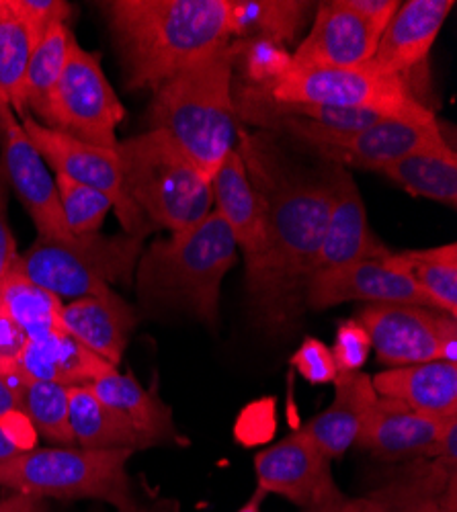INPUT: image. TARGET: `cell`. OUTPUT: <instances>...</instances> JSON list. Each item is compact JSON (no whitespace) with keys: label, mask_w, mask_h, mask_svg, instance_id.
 <instances>
[{"label":"cell","mask_w":457,"mask_h":512,"mask_svg":"<svg viewBox=\"0 0 457 512\" xmlns=\"http://www.w3.org/2000/svg\"><path fill=\"white\" fill-rule=\"evenodd\" d=\"M238 136V152L261 197L267 232V265L248 295L261 326L283 332L306 310V289L328 224L337 164L326 160L316 170L298 166L279 148L275 134Z\"/></svg>","instance_id":"6da1fadb"},{"label":"cell","mask_w":457,"mask_h":512,"mask_svg":"<svg viewBox=\"0 0 457 512\" xmlns=\"http://www.w3.org/2000/svg\"><path fill=\"white\" fill-rule=\"evenodd\" d=\"M130 89L158 91L230 41L228 0L103 3Z\"/></svg>","instance_id":"7a4b0ae2"},{"label":"cell","mask_w":457,"mask_h":512,"mask_svg":"<svg viewBox=\"0 0 457 512\" xmlns=\"http://www.w3.org/2000/svg\"><path fill=\"white\" fill-rule=\"evenodd\" d=\"M232 78L234 44L230 39L164 82L150 103V130L169 136L210 179L238 142Z\"/></svg>","instance_id":"3957f363"},{"label":"cell","mask_w":457,"mask_h":512,"mask_svg":"<svg viewBox=\"0 0 457 512\" xmlns=\"http://www.w3.org/2000/svg\"><path fill=\"white\" fill-rule=\"evenodd\" d=\"M236 240L212 211L197 226L154 240L136 267V289L144 308L193 314L210 328L218 326L220 289L236 263Z\"/></svg>","instance_id":"277c9868"},{"label":"cell","mask_w":457,"mask_h":512,"mask_svg":"<svg viewBox=\"0 0 457 512\" xmlns=\"http://www.w3.org/2000/svg\"><path fill=\"white\" fill-rule=\"evenodd\" d=\"M115 150L128 195L154 228L181 234L210 216L212 179L169 136L148 130Z\"/></svg>","instance_id":"5b68a950"},{"label":"cell","mask_w":457,"mask_h":512,"mask_svg":"<svg viewBox=\"0 0 457 512\" xmlns=\"http://www.w3.org/2000/svg\"><path fill=\"white\" fill-rule=\"evenodd\" d=\"M134 453L74 445L35 447L0 461V488L44 500H103L117 512H126L138 502L126 472Z\"/></svg>","instance_id":"8992f818"},{"label":"cell","mask_w":457,"mask_h":512,"mask_svg":"<svg viewBox=\"0 0 457 512\" xmlns=\"http://www.w3.org/2000/svg\"><path fill=\"white\" fill-rule=\"evenodd\" d=\"M144 252V238L119 236H78L72 240L41 238L17 259V267L35 285L44 287L60 302L101 295L111 285H130Z\"/></svg>","instance_id":"52a82bcc"},{"label":"cell","mask_w":457,"mask_h":512,"mask_svg":"<svg viewBox=\"0 0 457 512\" xmlns=\"http://www.w3.org/2000/svg\"><path fill=\"white\" fill-rule=\"evenodd\" d=\"M261 125L277 136L296 138L328 162L376 173L412 152L445 142L431 109L414 115L384 117L357 132L320 130L296 117H275Z\"/></svg>","instance_id":"ba28073f"},{"label":"cell","mask_w":457,"mask_h":512,"mask_svg":"<svg viewBox=\"0 0 457 512\" xmlns=\"http://www.w3.org/2000/svg\"><path fill=\"white\" fill-rule=\"evenodd\" d=\"M35 115L41 125L78 142L117 148V127L126 111L99 58L74 41L58 84Z\"/></svg>","instance_id":"9c48e42d"},{"label":"cell","mask_w":457,"mask_h":512,"mask_svg":"<svg viewBox=\"0 0 457 512\" xmlns=\"http://www.w3.org/2000/svg\"><path fill=\"white\" fill-rule=\"evenodd\" d=\"M263 93L275 103L371 109L390 115H414L429 111L427 105L414 99L404 78L386 76L369 62L355 68H289Z\"/></svg>","instance_id":"30bf717a"},{"label":"cell","mask_w":457,"mask_h":512,"mask_svg":"<svg viewBox=\"0 0 457 512\" xmlns=\"http://www.w3.org/2000/svg\"><path fill=\"white\" fill-rule=\"evenodd\" d=\"M21 125L39 156L52 164L58 175L91 187L111 201L126 234L146 238L156 230L128 195L115 148L78 142L66 134L50 130L29 115L23 117Z\"/></svg>","instance_id":"8fae6325"},{"label":"cell","mask_w":457,"mask_h":512,"mask_svg":"<svg viewBox=\"0 0 457 512\" xmlns=\"http://www.w3.org/2000/svg\"><path fill=\"white\" fill-rule=\"evenodd\" d=\"M0 152H3L0 166L31 216L37 236L64 242L72 240L74 236L66 226L56 183L46 168V160L29 142L23 125L5 99H0Z\"/></svg>","instance_id":"7c38bea8"},{"label":"cell","mask_w":457,"mask_h":512,"mask_svg":"<svg viewBox=\"0 0 457 512\" xmlns=\"http://www.w3.org/2000/svg\"><path fill=\"white\" fill-rule=\"evenodd\" d=\"M261 490L281 494L306 510L347 498L332 476L330 459L302 433H292L255 457Z\"/></svg>","instance_id":"4fadbf2b"},{"label":"cell","mask_w":457,"mask_h":512,"mask_svg":"<svg viewBox=\"0 0 457 512\" xmlns=\"http://www.w3.org/2000/svg\"><path fill=\"white\" fill-rule=\"evenodd\" d=\"M345 302L433 308L419 285L404 269L394 265L390 256L382 261H361L312 277L306 289V308L326 310Z\"/></svg>","instance_id":"5bb4252c"},{"label":"cell","mask_w":457,"mask_h":512,"mask_svg":"<svg viewBox=\"0 0 457 512\" xmlns=\"http://www.w3.org/2000/svg\"><path fill=\"white\" fill-rule=\"evenodd\" d=\"M392 250L371 232L363 197L345 166L335 168L328 224L314 261V275L361 261H382Z\"/></svg>","instance_id":"9a60e30c"},{"label":"cell","mask_w":457,"mask_h":512,"mask_svg":"<svg viewBox=\"0 0 457 512\" xmlns=\"http://www.w3.org/2000/svg\"><path fill=\"white\" fill-rule=\"evenodd\" d=\"M212 193L216 213L230 228L236 246L244 252L246 285L253 289L267 265L265 211L257 189L248 179L238 148H234L220 164L212 179Z\"/></svg>","instance_id":"2e32d148"},{"label":"cell","mask_w":457,"mask_h":512,"mask_svg":"<svg viewBox=\"0 0 457 512\" xmlns=\"http://www.w3.org/2000/svg\"><path fill=\"white\" fill-rule=\"evenodd\" d=\"M380 35L347 7L345 0L318 3L310 33L292 54V68H355L376 54Z\"/></svg>","instance_id":"e0dca14e"},{"label":"cell","mask_w":457,"mask_h":512,"mask_svg":"<svg viewBox=\"0 0 457 512\" xmlns=\"http://www.w3.org/2000/svg\"><path fill=\"white\" fill-rule=\"evenodd\" d=\"M441 310L408 304H369L359 314L380 363L386 367L439 361L437 318Z\"/></svg>","instance_id":"ac0fdd59"},{"label":"cell","mask_w":457,"mask_h":512,"mask_svg":"<svg viewBox=\"0 0 457 512\" xmlns=\"http://www.w3.org/2000/svg\"><path fill=\"white\" fill-rule=\"evenodd\" d=\"M455 418H433L398 400L378 396L363 424L357 447L386 461L433 457L445 429Z\"/></svg>","instance_id":"d6986e66"},{"label":"cell","mask_w":457,"mask_h":512,"mask_svg":"<svg viewBox=\"0 0 457 512\" xmlns=\"http://www.w3.org/2000/svg\"><path fill=\"white\" fill-rule=\"evenodd\" d=\"M453 7V0H408L400 5L369 64L386 76L404 78L427 60Z\"/></svg>","instance_id":"ffe728a7"},{"label":"cell","mask_w":457,"mask_h":512,"mask_svg":"<svg viewBox=\"0 0 457 512\" xmlns=\"http://www.w3.org/2000/svg\"><path fill=\"white\" fill-rule=\"evenodd\" d=\"M60 324L76 343L117 367L138 324V314L111 289L64 304Z\"/></svg>","instance_id":"44dd1931"},{"label":"cell","mask_w":457,"mask_h":512,"mask_svg":"<svg viewBox=\"0 0 457 512\" xmlns=\"http://www.w3.org/2000/svg\"><path fill=\"white\" fill-rule=\"evenodd\" d=\"M335 383V400L302 426V433L328 459L345 455L363 431V424L378 400L371 377L363 371L339 373Z\"/></svg>","instance_id":"7402d4cb"},{"label":"cell","mask_w":457,"mask_h":512,"mask_svg":"<svg viewBox=\"0 0 457 512\" xmlns=\"http://www.w3.org/2000/svg\"><path fill=\"white\" fill-rule=\"evenodd\" d=\"M373 390L433 418L457 416V365L429 361L390 367L371 377Z\"/></svg>","instance_id":"603a6c76"},{"label":"cell","mask_w":457,"mask_h":512,"mask_svg":"<svg viewBox=\"0 0 457 512\" xmlns=\"http://www.w3.org/2000/svg\"><path fill=\"white\" fill-rule=\"evenodd\" d=\"M95 396L109 406L123 422L148 443V447L160 443H173L177 437L171 408L166 406L156 392H148L132 373H119L109 369L89 383Z\"/></svg>","instance_id":"cb8c5ba5"},{"label":"cell","mask_w":457,"mask_h":512,"mask_svg":"<svg viewBox=\"0 0 457 512\" xmlns=\"http://www.w3.org/2000/svg\"><path fill=\"white\" fill-rule=\"evenodd\" d=\"M15 367L27 381H54L68 388L89 386L99 375L117 369L64 330L27 340Z\"/></svg>","instance_id":"d4e9b609"},{"label":"cell","mask_w":457,"mask_h":512,"mask_svg":"<svg viewBox=\"0 0 457 512\" xmlns=\"http://www.w3.org/2000/svg\"><path fill=\"white\" fill-rule=\"evenodd\" d=\"M457 480V461L443 455L421 457L412 467L373 490L365 498L363 512H445L441 496Z\"/></svg>","instance_id":"484cf974"},{"label":"cell","mask_w":457,"mask_h":512,"mask_svg":"<svg viewBox=\"0 0 457 512\" xmlns=\"http://www.w3.org/2000/svg\"><path fill=\"white\" fill-rule=\"evenodd\" d=\"M410 195L427 197L449 207L457 203V156L447 142L421 148L380 170Z\"/></svg>","instance_id":"4316f807"},{"label":"cell","mask_w":457,"mask_h":512,"mask_svg":"<svg viewBox=\"0 0 457 512\" xmlns=\"http://www.w3.org/2000/svg\"><path fill=\"white\" fill-rule=\"evenodd\" d=\"M312 3L298 0H228L230 39H267L283 46L302 31Z\"/></svg>","instance_id":"83f0119b"},{"label":"cell","mask_w":457,"mask_h":512,"mask_svg":"<svg viewBox=\"0 0 457 512\" xmlns=\"http://www.w3.org/2000/svg\"><path fill=\"white\" fill-rule=\"evenodd\" d=\"M70 431L82 449H148V443L105 406L89 386L70 388Z\"/></svg>","instance_id":"f1b7e54d"},{"label":"cell","mask_w":457,"mask_h":512,"mask_svg":"<svg viewBox=\"0 0 457 512\" xmlns=\"http://www.w3.org/2000/svg\"><path fill=\"white\" fill-rule=\"evenodd\" d=\"M62 308L64 302L44 287L35 285L21 273L17 263L0 281V310L23 330L27 340L60 332Z\"/></svg>","instance_id":"f546056e"},{"label":"cell","mask_w":457,"mask_h":512,"mask_svg":"<svg viewBox=\"0 0 457 512\" xmlns=\"http://www.w3.org/2000/svg\"><path fill=\"white\" fill-rule=\"evenodd\" d=\"M390 261L404 269L435 310L457 318V244L427 250L392 252Z\"/></svg>","instance_id":"4dcf8cb0"},{"label":"cell","mask_w":457,"mask_h":512,"mask_svg":"<svg viewBox=\"0 0 457 512\" xmlns=\"http://www.w3.org/2000/svg\"><path fill=\"white\" fill-rule=\"evenodd\" d=\"M74 41L76 39L68 23L52 25L46 31V35L39 39V44L31 54L23 87H21L23 117L27 109H33L37 113L41 107H44V103L48 101L50 93L54 91L66 68Z\"/></svg>","instance_id":"1f68e13d"},{"label":"cell","mask_w":457,"mask_h":512,"mask_svg":"<svg viewBox=\"0 0 457 512\" xmlns=\"http://www.w3.org/2000/svg\"><path fill=\"white\" fill-rule=\"evenodd\" d=\"M39 41L23 25V21L0 0V99L23 115L21 87L31 54Z\"/></svg>","instance_id":"d6a6232c"},{"label":"cell","mask_w":457,"mask_h":512,"mask_svg":"<svg viewBox=\"0 0 457 512\" xmlns=\"http://www.w3.org/2000/svg\"><path fill=\"white\" fill-rule=\"evenodd\" d=\"M21 412L35 433L60 445H74L70 431V388L54 381H27Z\"/></svg>","instance_id":"836d02e7"},{"label":"cell","mask_w":457,"mask_h":512,"mask_svg":"<svg viewBox=\"0 0 457 512\" xmlns=\"http://www.w3.org/2000/svg\"><path fill=\"white\" fill-rule=\"evenodd\" d=\"M54 183L70 234L74 238L99 234L107 213L113 207L111 201L103 193L58 173Z\"/></svg>","instance_id":"e575fe53"},{"label":"cell","mask_w":457,"mask_h":512,"mask_svg":"<svg viewBox=\"0 0 457 512\" xmlns=\"http://www.w3.org/2000/svg\"><path fill=\"white\" fill-rule=\"evenodd\" d=\"M234 44V66L238 64L242 78L248 80L246 87L269 89L289 68H292V54L285 46L267 39H232Z\"/></svg>","instance_id":"d590c367"},{"label":"cell","mask_w":457,"mask_h":512,"mask_svg":"<svg viewBox=\"0 0 457 512\" xmlns=\"http://www.w3.org/2000/svg\"><path fill=\"white\" fill-rule=\"evenodd\" d=\"M5 3L37 41L52 25L68 23L70 17V5L62 0H5Z\"/></svg>","instance_id":"8d00e7d4"},{"label":"cell","mask_w":457,"mask_h":512,"mask_svg":"<svg viewBox=\"0 0 457 512\" xmlns=\"http://www.w3.org/2000/svg\"><path fill=\"white\" fill-rule=\"evenodd\" d=\"M330 351L339 373H357L363 369L371 351L369 334L357 320H347L339 326L335 347Z\"/></svg>","instance_id":"74e56055"},{"label":"cell","mask_w":457,"mask_h":512,"mask_svg":"<svg viewBox=\"0 0 457 512\" xmlns=\"http://www.w3.org/2000/svg\"><path fill=\"white\" fill-rule=\"evenodd\" d=\"M292 367H296L298 373L310 381L312 386H326V383H332L339 375L332 351L318 338L304 340L292 357Z\"/></svg>","instance_id":"f35d334b"},{"label":"cell","mask_w":457,"mask_h":512,"mask_svg":"<svg viewBox=\"0 0 457 512\" xmlns=\"http://www.w3.org/2000/svg\"><path fill=\"white\" fill-rule=\"evenodd\" d=\"M345 3L380 37L400 9L398 0H345Z\"/></svg>","instance_id":"ab89813d"},{"label":"cell","mask_w":457,"mask_h":512,"mask_svg":"<svg viewBox=\"0 0 457 512\" xmlns=\"http://www.w3.org/2000/svg\"><path fill=\"white\" fill-rule=\"evenodd\" d=\"M17 259L19 252L7 216V177L3 166H0V281L15 267Z\"/></svg>","instance_id":"60d3db41"},{"label":"cell","mask_w":457,"mask_h":512,"mask_svg":"<svg viewBox=\"0 0 457 512\" xmlns=\"http://www.w3.org/2000/svg\"><path fill=\"white\" fill-rule=\"evenodd\" d=\"M25 343L27 336L23 330L0 310V367H15Z\"/></svg>","instance_id":"b9f144b4"},{"label":"cell","mask_w":457,"mask_h":512,"mask_svg":"<svg viewBox=\"0 0 457 512\" xmlns=\"http://www.w3.org/2000/svg\"><path fill=\"white\" fill-rule=\"evenodd\" d=\"M27 386V379L17 367H0V420L21 410V396Z\"/></svg>","instance_id":"7bdbcfd3"},{"label":"cell","mask_w":457,"mask_h":512,"mask_svg":"<svg viewBox=\"0 0 457 512\" xmlns=\"http://www.w3.org/2000/svg\"><path fill=\"white\" fill-rule=\"evenodd\" d=\"M437 347L439 361L457 365V320L445 312H439L437 318Z\"/></svg>","instance_id":"ee69618b"},{"label":"cell","mask_w":457,"mask_h":512,"mask_svg":"<svg viewBox=\"0 0 457 512\" xmlns=\"http://www.w3.org/2000/svg\"><path fill=\"white\" fill-rule=\"evenodd\" d=\"M363 510H365V498H343L341 502L326 504L306 512H363Z\"/></svg>","instance_id":"f6af8a7d"},{"label":"cell","mask_w":457,"mask_h":512,"mask_svg":"<svg viewBox=\"0 0 457 512\" xmlns=\"http://www.w3.org/2000/svg\"><path fill=\"white\" fill-rule=\"evenodd\" d=\"M13 512H50V506H48V500L44 498L25 496V500Z\"/></svg>","instance_id":"bcb514c9"},{"label":"cell","mask_w":457,"mask_h":512,"mask_svg":"<svg viewBox=\"0 0 457 512\" xmlns=\"http://www.w3.org/2000/svg\"><path fill=\"white\" fill-rule=\"evenodd\" d=\"M17 453H21V451L11 443V439L7 437L5 429H3V426H0V461H7L11 457H15Z\"/></svg>","instance_id":"7dc6e473"},{"label":"cell","mask_w":457,"mask_h":512,"mask_svg":"<svg viewBox=\"0 0 457 512\" xmlns=\"http://www.w3.org/2000/svg\"><path fill=\"white\" fill-rule=\"evenodd\" d=\"M265 498H267V492L261 490V488H257L255 494H253V498L248 500L242 508H238L236 512H263V510H261V504H263Z\"/></svg>","instance_id":"c3c4849f"},{"label":"cell","mask_w":457,"mask_h":512,"mask_svg":"<svg viewBox=\"0 0 457 512\" xmlns=\"http://www.w3.org/2000/svg\"><path fill=\"white\" fill-rule=\"evenodd\" d=\"M25 500V496L23 494H15V492H11L9 496H5V498H0V512H13L21 502Z\"/></svg>","instance_id":"681fc988"},{"label":"cell","mask_w":457,"mask_h":512,"mask_svg":"<svg viewBox=\"0 0 457 512\" xmlns=\"http://www.w3.org/2000/svg\"><path fill=\"white\" fill-rule=\"evenodd\" d=\"M126 512H166V510H156V508H146V506H142L140 502H136L130 510H126Z\"/></svg>","instance_id":"f907efd6"}]
</instances>
